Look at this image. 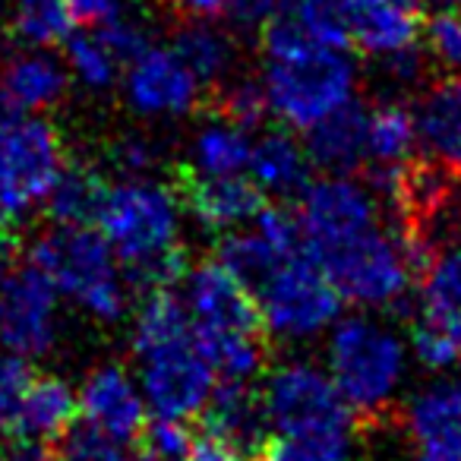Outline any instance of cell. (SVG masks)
Masks as SVG:
<instances>
[{
  "label": "cell",
  "mask_w": 461,
  "mask_h": 461,
  "mask_svg": "<svg viewBox=\"0 0 461 461\" xmlns=\"http://www.w3.org/2000/svg\"><path fill=\"white\" fill-rule=\"evenodd\" d=\"M193 341L221 379H253L269 357V329L253 291L218 259H205L186 278Z\"/></svg>",
  "instance_id": "1"
},
{
  "label": "cell",
  "mask_w": 461,
  "mask_h": 461,
  "mask_svg": "<svg viewBox=\"0 0 461 461\" xmlns=\"http://www.w3.org/2000/svg\"><path fill=\"white\" fill-rule=\"evenodd\" d=\"M263 95L291 130H310L348 104L357 89V64L341 48L303 41L282 54H263Z\"/></svg>",
  "instance_id": "2"
},
{
  "label": "cell",
  "mask_w": 461,
  "mask_h": 461,
  "mask_svg": "<svg viewBox=\"0 0 461 461\" xmlns=\"http://www.w3.org/2000/svg\"><path fill=\"white\" fill-rule=\"evenodd\" d=\"M329 370L357 423H383L392 417V395L404 376V348L389 329L351 316L332 332Z\"/></svg>",
  "instance_id": "3"
},
{
  "label": "cell",
  "mask_w": 461,
  "mask_h": 461,
  "mask_svg": "<svg viewBox=\"0 0 461 461\" xmlns=\"http://www.w3.org/2000/svg\"><path fill=\"white\" fill-rule=\"evenodd\" d=\"M29 259L51 278L54 288L98 320L114 322L127 310V291L117 276L114 250L89 224H54L35 240Z\"/></svg>",
  "instance_id": "4"
},
{
  "label": "cell",
  "mask_w": 461,
  "mask_h": 461,
  "mask_svg": "<svg viewBox=\"0 0 461 461\" xmlns=\"http://www.w3.org/2000/svg\"><path fill=\"white\" fill-rule=\"evenodd\" d=\"M98 234L114 257L127 266V276L177 253V196L155 180H123L108 186L95 215Z\"/></svg>",
  "instance_id": "5"
},
{
  "label": "cell",
  "mask_w": 461,
  "mask_h": 461,
  "mask_svg": "<svg viewBox=\"0 0 461 461\" xmlns=\"http://www.w3.org/2000/svg\"><path fill=\"white\" fill-rule=\"evenodd\" d=\"M67 161L60 130L45 117L0 114V215L23 218L45 203Z\"/></svg>",
  "instance_id": "6"
},
{
  "label": "cell",
  "mask_w": 461,
  "mask_h": 461,
  "mask_svg": "<svg viewBox=\"0 0 461 461\" xmlns=\"http://www.w3.org/2000/svg\"><path fill=\"white\" fill-rule=\"evenodd\" d=\"M257 307L269 332L282 339H307L326 329L339 316L341 297L320 269L307 247L285 257L263 282L253 288Z\"/></svg>",
  "instance_id": "7"
},
{
  "label": "cell",
  "mask_w": 461,
  "mask_h": 461,
  "mask_svg": "<svg viewBox=\"0 0 461 461\" xmlns=\"http://www.w3.org/2000/svg\"><path fill=\"white\" fill-rule=\"evenodd\" d=\"M316 263L326 272L341 301L357 303V307L398 303L414 278L398 238L379 224L335 250L320 253Z\"/></svg>",
  "instance_id": "8"
},
{
  "label": "cell",
  "mask_w": 461,
  "mask_h": 461,
  "mask_svg": "<svg viewBox=\"0 0 461 461\" xmlns=\"http://www.w3.org/2000/svg\"><path fill=\"white\" fill-rule=\"evenodd\" d=\"M266 414L278 433L288 436H326L354 433L357 417L348 408L332 376L313 364H282L269 373L263 389Z\"/></svg>",
  "instance_id": "9"
},
{
  "label": "cell",
  "mask_w": 461,
  "mask_h": 461,
  "mask_svg": "<svg viewBox=\"0 0 461 461\" xmlns=\"http://www.w3.org/2000/svg\"><path fill=\"white\" fill-rule=\"evenodd\" d=\"M297 224H301L303 247L313 259L326 250H335L379 224L373 186L357 184L348 174L313 180L301 190Z\"/></svg>",
  "instance_id": "10"
},
{
  "label": "cell",
  "mask_w": 461,
  "mask_h": 461,
  "mask_svg": "<svg viewBox=\"0 0 461 461\" xmlns=\"http://www.w3.org/2000/svg\"><path fill=\"white\" fill-rule=\"evenodd\" d=\"M58 288L29 259L0 263V345L20 357L45 354L58 329Z\"/></svg>",
  "instance_id": "11"
},
{
  "label": "cell",
  "mask_w": 461,
  "mask_h": 461,
  "mask_svg": "<svg viewBox=\"0 0 461 461\" xmlns=\"http://www.w3.org/2000/svg\"><path fill=\"white\" fill-rule=\"evenodd\" d=\"M140 364L142 392L158 417L190 420L203 411L205 398L215 385V373L205 364L193 339L140 354Z\"/></svg>",
  "instance_id": "12"
},
{
  "label": "cell",
  "mask_w": 461,
  "mask_h": 461,
  "mask_svg": "<svg viewBox=\"0 0 461 461\" xmlns=\"http://www.w3.org/2000/svg\"><path fill=\"white\" fill-rule=\"evenodd\" d=\"M174 196L209 230H230L257 218L266 193L240 174H203L190 165L174 171Z\"/></svg>",
  "instance_id": "13"
},
{
  "label": "cell",
  "mask_w": 461,
  "mask_h": 461,
  "mask_svg": "<svg viewBox=\"0 0 461 461\" xmlns=\"http://www.w3.org/2000/svg\"><path fill=\"white\" fill-rule=\"evenodd\" d=\"M127 102L140 114H186L203 98V86L174 48L149 45L127 64Z\"/></svg>",
  "instance_id": "14"
},
{
  "label": "cell",
  "mask_w": 461,
  "mask_h": 461,
  "mask_svg": "<svg viewBox=\"0 0 461 461\" xmlns=\"http://www.w3.org/2000/svg\"><path fill=\"white\" fill-rule=\"evenodd\" d=\"M203 433L218 436L230 448H238L247 461L269 436V414H266L263 392L253 389L250 379H221L212 385L203 404Z\"/></svg>",
  "instance_id": "15"
},
{
  "label": "cell",
  "mask_w": 461,
  "mask_h": 461,
  "mask_svg": "<svg viewBox=\"0 0 461 461\" xmlns=\"http://www.w3.org/2000/svg\"><path fill=\"white\" fill-rule=\"evenodd\" d=\"M404 427L414 461H461V385L433 383L417 392Z\"/></svg>",
  "instance_id": "16"
},
{
  "label": "cell",
  "mask_w": 461,
  "mask_h": 461,
  "mask_svg": "<svg viewBox=\"0 0 461 461\" xmlns=\"http://www.w3.org/2000/svg\"><path fill=\"white\" fill-rule=\"evenodd\" d=\"M79 408L92 427L117 442H133L146 423V408H142L133 379L127 376L123 366L114 364L102 366L86 379L79 392Z\"/></svg>",
  "instance_id": "17"
},
{
  "label": "cell",
  "mask_w": 461,
  "mask_h": 461,
  "mask_svg": "<svg viewBox=\"0 0 461 461\" xmlns=\"http://www.w3.org/2000/svg\"><path fill=\"white\" fill-rule=\"evenodd\" d=\"M341 7H345L348 39L364 54L385 58L392 51L417 45L420 20L408 0H341Z\"/></svg>",
  "instance_id": "18"
},
{
  "label": "cell",
  "mask_w": 461,
  "mask_h": 461,
  "mask_svg": "<svg viewBox=\"0 0 461 461\" xmlns=\"http://www.w3.org/2000/svg\"><path fill=\"white\" fill-rule=\"evenodd\" d=\"M77 414H79V398L64 379L32 376L14 420H10L7 433L16 442H32V446L51 448V442L60 439L73 427Z\"/></svg>",
  "instance_id": "19"
},
{
  "label": "cell",
  "mask_w": 461,
  "mask_h": 461,
  "mask_svg": "<svg viewBox=\"0 0 461 461\" xmlns=\"http://www.w3.org/2000/svg\"><path fill=\"white\" fill-rule=\"evenodd\" d=\"M307 155L335 174H360L366 167V108L348 102L307 130Z\"/></svg>",
  "instance_id": "20"
},
{
  "label": "cell",
  "mask_w": 461,
  "mask_h": 461,
  "mask_svg": "<svg viewBox=\"0 0 461 461\" xmlns=\"http://www.w3.org/2000/svg\"><path fill=\"white\" fill-rule=\"evenodd\" d=\"M414 123L429 155L461 171V73H448L423 89Z\"/></svg>",
  "instance_id": "21"
},
{
  "label": "cell",
  "mask_w": 461,
  "mask_h": 461,
  "mask_svg": "<svg viewBox=\"0 0 461 461\" xmlns=\"http://www.w3.org/2000/svg\"><path fill=\"white\" fill-rule=\"evenodd\" d=\"M67 83H70V77H67L64 64L41 48L29 54H16L7 60L4 77H0V102L10 104L14 111L51 108L64 98Z\"/></svg>",
  "instance_id": "22"
},
{
  "label": "cell",
  "mask_w": 461,
  "mask_h": 461,
  "mask_svg": "<svg viewBox=\"0 0 461 461\" xmlns=\"http://www.w3.org/2000/svg\"><path fill=\"white\" fill-rule=\"evenodd\" d=\"M310 155L301 142L285 130L266 133L257 146L250 149V171L253 184L263 193L276 196H301V190L310 184Z\"/></svg>",
  "instance_id": "23"
},
{
  "label": "cell",
  "mask_w": 461,
  "mask_h": 461,
  "mask_svg": "<svg viewBox=\"0 0 461 461\" xmlns=\"http://www.w3.org/2000/svg\"><path fill=\"white\" fill-rule=\"evenodd\" d=\"M171 48L190 67L199 86H212V89L221 86L238 64V45L224 29L215 26V20H186L174 32Z\"/></svg>",
  "instance_id": "24"
},
{
  "label": "cell",
  "mask_w": 461,
  "mask_h": 461,
  "mask_svg": "<svg viewBox=\"0 0 461 461\" xmlns=\"http://www.w3.org/2000/svg\"><path fill=\"white\" fill-rule=\"evenodd\" d=\"M420 320L436 322L461 339V250L442 247L420 272Z\"/></svg>",
  "instance_id": "25"
},
{
  "label": "cell",
  "mask_w": 461,
  "mask_h": 461,
  "mask_svg": "<svg viewBox=\"0 0 461 461\" xmlns=\"http://www.w3.org/2000/svg\"><path fill=\"white\" fill-rule=\"evenodd\" d=\"M108 193V180L89 161H64L51 193L45 196L48 215L58 224H92Z\"/></svg>",
  "instance_id": "26"
},
{
  "label": "cell",
  "mask_w": 461,
  "mask_h": 461,
  "mask_svg": "<svg viewBox=\"0 0 461 461\" xmlns=\"http://www.w3.org/2000/svg\"><path fill=\"white\" fill-rule=\"evenodd\" d=\"M414 142L417 123L408 104L379 102L366 108V171L370 167H395L408 161L414 152Z\"/></svg>",
  "instance_id": "27"
},
{
  "label": "cell",
  "mask_w": 461,
  "mask_h": 461,
  "mask_svg": "<svg viewBox=\"0 0 461 461\" xmlns=\"http://www.w3.org/2000/svg\"><path fill=\"white\" fill-rule=\"evenodd\" d=\"M73 16L67 0H14L10 32L29 48H54L70 39Z\"/></svg>",
  "instance_id": "28"
},
{
  "label": "cell",
  "mask_w": 461,
  "mask_h": 461,
  "mask_svg": "<svg viewBox=\"0 0 461 461\" xmlns=\"http://www.w3.org/2000/svg\"><path fill=\"white\" fill-rule=\"evenodd\" d=\"M250 136L228 121H212L193 140V165L203 174H240L250 165Z\"/></svg>",
  "instance_id": "29"
},
{
  "label": "cell",
  "mask_w": 461,
  "mask_h": 461,
  "mask_svg": "<svg viewBox=\"0 0 461 461\" xmlns=\"http://www.w3.org/2000/svg\"><path fill=\"white\" fill-rule=\"evenodd\" d=\"M354 433H326V436H266L263 446L250 461H348Z\"/></svg>",
  "instance_id": "30"
},
{
  "label": "cell",
  "mask_w": 461,
  "mask_h": 461,
  "mask_svg": "<svg viewBox=\"0 0 461 461\" xmlns=\"http://www.w3.org/2000/svg\"><path fill=\"white\" fill-rule=\"evenodd\" d=\"M212 114L218 121H228L234 127L247 130V133L257 130L266 121V114H269V104H266L259 79H234V83L224 79L221 86H215Z\"/></svg>",
  "instance_id": "31"
},
{
  "label": "cell",
  "mask_w": 461,
  "mask_h": 461,
  "mask_svg": "<svg viewBox=\"0 0 461 461\" xmlns=\"http://www.w3.org/2000/svg\"><path fill=\"white\" fill-rule=\"evenodd\" d=\"M64 45H67V67H70V73L79 83H86L89 89H108L117 79L121 64L102 45V39L95 32H70V39Z\"/></svg>",
  "instance_id": "32"
},
{
  "label": "cell",
  "mask_w": 461,
  "mask_h": 461,
  "mask_svg": "<svg viewBox=\"0 0 461 461\" xmlns=\"http://www.w3.org/2000/svg\"><path fill=\"white\" fill-rule=\"evenodd\" d=\"M48 461H127L121 452V442L111 439L108 433L95 429L92 423L77 427L73 423L60 439L51 442Z\"/></svg>",
  "instance_id": "33"
},
{
  "label": "cell",
  "mask_w": 461,
  "mask_h": 461,
  "mask_svg": "<svg viewBox=\"0 0 461 461\" xmlns=\"http://www.w3.org/2000/svg\"><path fill=\"white\" fill-rule=\"evenodd\" d=\"M423 54L446 73H461V10L442 7L420 26Z\"/></svg>",
  "instance_id": "34"
},
{
  "label": "cell",
  "mask_w": 461,
  "mask_h": 461,
  "mask_svg": "<svg viewBox=\"0 0 461 461\" xmlns=\"http://www.w3.org/2000/svg\"><path fill=\"white\" fill-rule=\"evenodd\" d=\"M136 448L146 458H158V461H184L186 448L193 442V433L186 427V420H177V417H158L155 420H146L136 436Z\"/></svg>",
  "instance_id": "35"
},
{
  "label": "cell",
  "mask_w": 461,
  "mask_h": 461,
  "mask_svg": "<svg viewBox=\"0 0 461 461\" xmlns=\"http://www.w3.org/2000/svg\"><path fill=\"white\" fill-rule=\"evenodd\" d=\"M95 35L102 39V45L114 54V60L121 67H127L136 54H142L152 45V41H149V26L140 16H130L127 10H117L114 16L95 23Z\"/></svg>",
  "instance_id": "36"
},
{
  "label": "cell",
  "mask_w": 461,
  "mask_h": 461,
  "mask_svg": "<svg viewBox=\"0 0 461 461\" xmlns=\"http://www.w3.org/2000/svg\"><path fill=\"white\" fill-rule=\"evenodd\" d=\"M411 345H414V354L423 366L429 370H448L461 360V339L448 329L436 326V322H427L417 316L411 322Z\"/></svg>",
  "instance_id": "37"
},
{
  "label": "cell",
  "mask_w": 461,
  "mask_h": 461,
  "mask_svg": "<svg viewBox=\"0 0 461 461\" xmlns=\"http://www.w3.org/2000/svg\"><path fill=\"white\" fill-rule=\"evenodd\" d=\"M29 379H32V370H29L26 357H20V354L0 357V429L10 427L23 395H26Z\"/></svg>",
  "instance_id": "38"
},
{
  "label": "cell",
  "mask_w": 461,
  "mask_h": 461,
  "mask_svg": "<svg viewBox=\"0 0 461 461\" xmlns=\"http://www.w3.org/2000/svg\"><path fill=\"white\" fill-rule=\"evenodd\" d=\"M108 158L121 174L140 177V174L152 171L158 152H155V142H149L146 136H123L114 146H108Z\"/></svg>",
  "instance_id": "39"
},
{
  "label": "cell",
  "mask_w": 461,
  "mask_h": 461,
  "mask_svg": "<svg viewBox=\"0 0 461 461\" xmlns=\"http://www.w3.org/2000/svg\"><path fill=\"white\" fill-rule=\"evenodd\" d=\"M376 60H379V67H383L385 77H389L392 83H402V86L417 83L423 67H427V54H423L417 45H408V48H402V51H392Z\"/></svg>",
  "instance_id": "40"
},
{
  "label": "cell",
  "mask_w": 461,
  "mask_h": 461,
  "mask_svg": "<svg viewBox=\"0 0 461 461\" xmlns=\"http://www.w3.org/2000/svg\"><path fill=\"white\" fill-rule=\"evenodd\" d=\"M285 7V0H228V14L238 26L259 29L269 16H276Z\"/></svg>",
  "instance_id": "41"
},
{
  "label": "cell",
  "mask_w": 461,
  "mask_h": 461,
  "mask_svg": "<svg viewBox=\"0 0 461 461\" xmlns=\"http://www.w3.org/2000/svg\"><path fill=\"white\" fill-rule=\"evenodd\" d=\"M184 461H247V458L238 452V448H230L228 442L218 439V436L199 433V436H193Z\"/></svg>",
  "instance_id": "42"
},
{
  "label": "cell",
  "mask_w": 461,
  "mask_h": 461,
  "mask_svg": "<svg viewBox=\"0 0 461 461\" xmlns=\"http://www.w3.org/2000/svg\"><path fill=\"white\" fill-rule=\"evenodd\" d=\"M70 4V10H73V16L77 20H83V23H102V20H108V16H114L117 10H123L127 7V0H67Z\"/></svg>",
  "instance_id": "43"
},
{
  "label": "cell",
  "mask_w": 461,
  "mask_h": 461,
  "mask_svg": "<svg viewBox=\"0 0 461 461\" xmlns=\"http://www.w3.org/2000/svg\"><path fill=\"white\" fill-rule=\"evenodd\" d=\"M171 7L186 20H221L228 14V0H171Z\"/></svg>",
  "instance_id": "44"
},
{
  "label": "cell",
  "mask_w": 461,
  "mask_h": 461,
  "mask_svg": "<svg viewBox=\"0 0 461 461\" xmlns=\"http://www.w3.org/2000/svg\"><path fill=\"white\" fill-rule=\"evenodd\" d=\"M427 4H439V7H448V4H455V0H427Z\"/></svg>",
  "instance_id": "45"
},
{
  "label": "cell",
  "mask_w": 461,
  "mask_h": 461,
  "mask_svg": "<svg viewBox=\"0 0 461 461\" xmlns=\"http://www.w3.org/2000/svg\"><path fill=\"white\" fill-rule=\"evenodd\" d=\"M140 461H158V458H146V455H142V458Z\"/></svg>",
  "instance_id": "46"
},
{
  "label": "cell",
  "mask_w": 461,
  "mask_h": 461,
  "mask_svg": "<svg viewBox=\"0 0 461 461\" xmlns=\"http://www.w3.org/2000/svg\"><path fill=\"white\" fill-rule=\"evenodd\" d=\"M455 7H458V10H461V0H455Z\"/></svg>",
  "instance_id": "47"
},
{
  "label": "cell",
  "mask_w": 461,
  "mask_h": 461,
  "mask_svg": "<svg viewBox=\"0 0 461 461\" xmlns=\"http://www.w3.org/2000/svg\"><path fill=\"white\" fill-rule=\"evenodd\" d=\"M4 461H23V458H4Z\"/></svg>",
  "instance_id": "48"
},
{
  "label": "cell",
  "mask_w": 461,
  "mask_h": 461,
  "mask_svg": "<svg viewBox=\"0 0 461 461\" xmlns=\"http://www.w3.org/2000/svg\"><path fill=\"white\" fill-rule=\"evenodd\" d=\"M4 108H7V104H4V102H0V111H4Z\"/></svg>",
  "instance_id": "49"
},
{
  "label": "cell",
  "mask_w": 461,
  "mask_h": 461,
  "mask_svg": "<svg viewBox=\"0 0 461 461\" xmlns=\"http://www.w3.org/2000/svg\"><path fill=\"white\" fill-rule=\"evenodd\" d=\"M458 234H461V221H458ZM458 250H461V247H458Z\"/></svg>",
  "instance_id": "50"
},
{
  "label": "cell",
  "mask_w": 461,
  "mask_h": 461,
  "mask_svg": "<svg viewBox=\"0 0 461 461\" xmlns=\"http://www.w3.org/2000/svg\"><path fill=\"white\" fill-rule=\"evenodd\" d=\"M0 433H4V429H0Z\"/></svg>",
  "instance_id": "51"
}]
</instances>
